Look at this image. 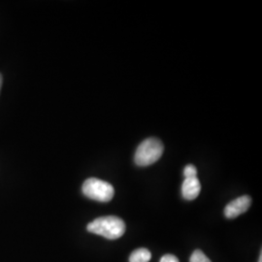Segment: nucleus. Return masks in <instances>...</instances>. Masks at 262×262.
I'll return each mask as SVG.
<instances>
[{"instance_id":"0eeeda50","label":"nucleus","mask_w":262,"mask_h":262,"mask_svg":"<svg viewBox=\"0 0 262 262\" xmlns=\"http://www.w3.org/2000/svg\"><path fill=\"white\" fill-rule=\"evenodd\" d=\"M189 262H212L206 256V254L200 250L194 251L190 256Z\"/></svg>"},{"instance_id":"20e7f679","label":"nucleus","mask_w":262,"mask_h":262,"mask_svg":"<svg viewBox=\"0 0 262 262\" xmlns=\"http://www.w3.org/2000/svg\"><path fill=\"white\" fill-rule=\"evenodd\" d=\"M252 204V198L248 195L238 197L227 204L225 209V215L227 219H235L246 213Z\"/></svg>"},{"instance_id":"423d86ee","label":"nucleus","mask_w":262,"mask_h":262,"mask_svg":"<svg viewBox=\"0 0 262 262\" xmlns=\"http://www.w3.org/2000/svg\"><path fill=\"white\" fill-rule=\"evenodd\" d=\"M151 258V253L149 250L141 248L131 253L129 262H149Z\"/></svg>"},{"instance_id":"39448f33","label":"nucleus","mask_w":262,"mask_h":262,"mask_svg":"<svg viewBox=\"0 0 262 262\" xmlns=\"http://www.w3.org/2000/svg\"><path fill=\"white\" fill-rule=\"evenodd\" d=\"M201 185L197 177L186 178L182 186V194L186 200H194L200 193Z\"/></svg>"},{"instance_id":"1a4fd4ad","label":"nucleus","mask_w":262,"mask_h":262,"mask_svg":"<svg viewBox=\"0 0 262 262\" xmlns=\"http://www.w3.org/2000/svg\"><path fill=\"white\" fill-rule=\"evenodd\" d=\"M160 262H179V259L173 254H165L161 257Z\"/></svg>"},{"instance_id":"f03ea898","label":"nucleus","mask_w":262,"mask_h":262,"mask_svg":"<svg viewBox=\"0 0 262 262\" xmlns=\"http://www.w3.org/2000/svg\"><path fill=\"white\" fill-rule=\"evenodd\" d=\"M163 150L162 142L158 138L150 137L143 141L138 146L134 156V161L141 167L149 166L161 158Z\"/></svg>"},{"instance_id":"9b49d317","label":"nucleus","mask_w":262,"mask_h":262,"mask_svg":"<svg viewBox=\"0 0 262 262\" xmlns=\"http://www.w3.org/2000/svg\"><path fill=\"white\" fill-rule=\"evenodd\" d=\"M258 262H262V253L259 255V260H258Z\"/></svg>"},{"instance_id":"7ed1b4c3","label":"nucleus","mask_w":262,"mask_h":262,"mask_svg":"<svg viewBox=\"0 0 262 262\" xmlns=\"http://www.w3.org/2000/svg\"><path fill=\"white\" fill-rule=\"evenodd\" d=\"M82 191L84 196L99 202H109L115 194V190L111 184L96 178L85 180L82 187Z\"/></svg>"},{"instance_id":"9d476101","label":"nucleus","mask_w":262,"mask_h":262,"mask_svg":"<svg viewBox=\"0 0 262 262\" xmlns=\"http://www.w3.org/2000/svg\"><path fill=\"white\" fill-rule=\"evenodd\" d=\"M1 86H2V75L0 74V91H1Z\"/></svg>"},{"instance_id":"f257e3e1","label":"nucleus","mask_w":262,"mask_h":262,"mask_svg":"<svg viewBox=\"0 0 262 262\" xmlns=\"http://www.w3.org/2000/svg\"><path fill=\"white\" fill-rule=\"evenodd\" d=\"M86 229L91 233L102 236L109 240H116L124 234L125 224L118 216L107 215L98 217L90 223Z\"/></svg>"},{"instance_id":"6e6552de","label":"nucleus","mask_w":262,"mask_h":262,"mask_svg":"<svg viewBox=\"0 0 262 262\" xmlns=\"http://www.w3.org/2000/svg\"><path fill=\"white\" fill-rule=\"evenodd\" d=\"M196 167H195L194 165H192V164L187 165L186 168L184 169V176H185V179L193 178V177H196Z\"/></svg>"}]
</instances>
